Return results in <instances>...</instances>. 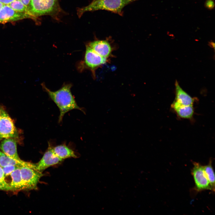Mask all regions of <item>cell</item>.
<instances>
[{
	"mask_svg": "<svg viewBox=\"0 0 215 215\" xmlns=\"http://www.w3.org/2000/svg\"><path fill=\"white\" fill-rule=\"evenodd\" d=\"M44 91L47 93L50 98L55 103L60 112L58 122H62L64 115L73 109H78L85 113L83 108L79 107L71 91V84H64L56 91H52L47 87L44 83L41 84Z\"/></svg>",
	"mask_w": 215,
	"mask_h": 215,
	"instance_id": "cell-1",
	"label": "cell"
},
{
	"mask_svg": "<svg viewBox=\"0 0 215 215\" xmlns=\"http://www.w3.org/2000/svg\"><path fill=\"white\" fill-rule=\"evenodd\" d=\"M0 190L4 191H13L10 184L7 182L4 183L0 182Z\"/></svg>",
	"mask_w": 215,
	"mask_h": 215,
	"instance_id": "cell-20",
	"label": "cell"
},
{
	"mask_svg": "<svg viewBox=\"0 0 215 215\" xmlns=\"http://www.w3.org/2000/svg\"><path fill=\"white\" fill-rule=\"evenodd\" d=\"M5 177L2 168L0 166V182L4 183L7 182L5 180Z\"/></svg>",
	"mask_w": 215,
	"mask_h": 215,
	"instance_id": "cell-22",
	"label": "cell"
},
{
	"mask_svg": "<svg viewBox=\"0 0 215 215\" xmlns=\"http://www.w3.org/2000/svg\"><path fill=\"white\" fill-rule=\"evenodd\" d=\"M136 0H94L88 5L78 10L77 14L81 17L85 12L99 10H106L120 14L124 7Z\"/></svg>",
	"mask_w": 215,
	"mask_h": 215,
	"instance_id": "cell-3",
	"label": "cell"
},
{
	"mask_svg": "<svg viewBox=\"0 0 215 215\" xmlns=\"http://www.w3.org/2000/svg\"><path fill=\"white\" fill-rule=\"evenodd\" d=\"M171 106L176 114L180 118L184 119H190L193 116L194 112L193 105H183L175 100L172 103Z\"/></svg>",
	"mask_w": 215,
	"mask_h": 215,
	"instance_id": "cell-12",
	"label": "cell"
},
{
	"mask_svg": "<svg viewBox=\"0 0 215 215\" xmlns=\"http://www.w3.org/2000/svg\"><path fill=\"white\" fill-rule=\"evenodd\" d=\"M2 139V138H1V137H0V141Z\"/></svg>",
	"mask_w": 215,
	"mask_h": 215,
	"instance_id": "cell-26",
	"label": "cell"
},
{
	"mask_svg": "<svg viewBox=\"0 0 215 215\" xmlns=\"http://www.w3.org/2000/svg\"><path fill=\"white\" fill-rule=\"evenodd\" d=\"M18 166L13 165H8L2 167L5 176L10 175L11 173L17 168H19Z\"/></svg>",
	"mask_w": 215,
	"mask_h": 215,
	"instance_id": "cell-19",
	"label": "cell"
},
{
	"mask_svg": "<svg viewBox=\"0 0 215 215\" xmlns=\"http://www.w3.org/2000/svg\"><path fill=\"white\" fill-rule=\"evenodd\" d=\"M8 5L15 11L26 13L30 15L27 7L24 5L20 0H15Z\"/></svg>",
	"mask_w": 215,
	"mask_h": 215,
	"instance_id": "cell-18",
	"label": "cell"
},
{
	"mask_svg": "<svg viewBox=\"0 0 215 215\" xmlns=\"http://www.w3.org/2000/svg\"><path fill=\"white\" fill-rule=\"evenodd\" d=\"M175 86L176 91L175 100L183 105H193L194 101V99L182 89L177 81L175 83Z\"/></svg>",
	"mask_w": 215,
	"mask_h": 215,
	"instance_id": "cell-14",
	"label": "cell"
},
{
	"mask_svg": "<svg viewBox=\"0 0 215 215\" xmlns=\"http://www.w3.org/2000/svg\"><path fill=\"white\" fill-rule=\"evenodd\" d=\"M4 5V4L0 2V10L2 8Z\"/></svg>",
	"mask_w": 215,
	"mask_h": 215,
	"instance_id": "cell-25",
	"label": "cell"
},
{
	"mask_svg": "<svg viewBox=\"0 0 215 215\" xmlns=\"http://www.w3.org/2000/svg\"><path fill=\"white\" fill-rule=\"evenodd\" d=\"M191 173L195 184V189L197 191L210 190L211 188L204 171L203 166L199 163L193 162Z\"/></svg>",
	"mask_w": 215,
	"mask_h": 215,
	"instance_id": "cell-6",
	"label": "cell"
},
{
	"mask_svg": "<svg viewBox=\"0 0 215 215\" xmlns=\"http://www.w3.org/2000/svg\"><path fill=\"white\" fill-rule=\"evenodd\" d=\"M52 146L49 143L47 150L44 153L39 162L36 164V168L38 171L42 172L50 167L58 164L63 160L58 157L53 152Z\"/></svg>",
	"mask_w": 215,
	"mask_h": 215,
	"instance_id": "cell-8",
	"label": "cell"
},
{
	"mask_svg": "<svg viewBox=\"0 0 215 215\" xmlns=\"http://www.w3.org/2000/svg\"><path fill=\"white\" fill-rule=\"evenodd\" d=\"M10 175L12 179V181L10 185L13 191L24 189L20 168L13 171Z\"/></svg>",
	"mask_w": 215,
	"mask_h": 215,
	"instance_id": "cell-16",
	"label": "cell"
},
{
	"mask_svg": "<svg viewBox=\"0 0 215 215\" xmlns=\"http://www.w3.org/2000/svg\"><path fill=\"white\" fill-rule=\"evenodd\" d=\"M26 6L28 7L30 0H20Z\"/></svg>",
	"mask_w": 215,
	"mask_h": 215,
	"instance_id": "cell-24",
	"label": "cell"
},
{
	"mask_svg": "<svg viewBox=\"0 0 215 215\" xmlns=\"http://www.w3.org/2000/svg\"><path fill=\"white\" fill-rule=\"evenodd\" d=\"M205 6L209 9H213L214 6V2L212 0H208L205 2Z\"/></svg>",
	"mask_w": 215,
	"mask_h": 215,
	"instance_id": "cell-21",
	"label": "cell"
},
{
	"mask_svg": "<svg viewBox=\"0 0 215 215\" xmlns=\"http://www.w3.org/2000/svg\"><path fill=\"white\" fill-rule=\"evenodd\" d=\"M0 148L7 156L18 160H22L18 155L16 141L14 138H5L1 143Z\"/></svg>",
	"mask_w": 215,
	"mask_h": 215,
	"instance_id": "cell-10",
	"label": "cell"
},
{
	"mask_svg": "<svg viewBox=\"0 0 215 215\" xmlns=\"http://www.w3.org/2000/svg\"><path fill=\"white\" fill-rule=\"evenodd\" d=\"M8 165L19 167L26 166L36 168V164L23 160L19 161L11 158L0 151V166L2 167Z\"/></svg>",
	"mask_w": 215,
	"mask_h": 215,
	"instance_id": "cell-13",
	"label": "cell"
},
{
	"mask_svg": "<svg viewBox=\"0 0 215 215\" xmlns=\"http://www.w3.org/2000/svg\"><path fill=\"white\" fill-rule=\"evenodd\" d=\"M52 149L55 154L63 160L69 158L77 157L74 151L65 145H60L53 147Z\"/></svg>",
	"mask_w": 215,
	"mask_h": 215,
	"instance_id": "cell-15",
	"label": "cell"
},
{
	"mask_svg": "<svg viewBox=\"0 0 215 215\" xmlns=\"http://www.w3.org/2000/svg\"><path fill=\"white\" fill-rule=\"evenodd\" d=\"M88 45L96 53L105 58L108 57L111 52L109 43L105 40H96L89 43Z\"/></svg>",
	"mask_w": 215,
	"mask_h": 215,
	"instance_id": "cell-11",
	"label": "cell"
},
{
	"mask_svg": "<svg viewBox=\"0 0 215 215\" xmlns=\"http://www.w3.org/2000/svg\"><path fill=\"white\" fill-rule=\"evenodd\" d=\"M205 173L209 182L211 191H215V174L212 165L211 160H210L208 164L203 166Z\"/></svg>",
	"mask_w": 215,
	"mask_h": 215,
	"instance_id": "cell-17",
	"label": "cell"
},
{
	"mask_svg": "<svg viewBox=\"0 0 215 215\" xmlns=\"http://www.w3.org/2000/svg\"><path fill=\"white\" fill-rule=\"evenodd\" d=\"M0 137L2 139L17 137V130L12 119L3 108H0Z\"/></svg>",
	"mask_w": 215,
	"mask_h": 215,
	"instance_id": "cell-5",
	"label": "cell"
},
{
	"mask_svg": "<svg viewBox=\"0 0 215 215\" xmlns=\"http://www.w3.org/2000/svg\"><path fill=\"white\" fill-rule=\"evenodd\" d=\"M1 115H0V119Z\"/></svg>",
	"mask_w": 215,
	"mask_h": 215,
	"instance_id": "cell-27",
	"label": "cell"
},
{
	"mask_svg": "<svg viewBox=\"0 0 215 215\" xmlns=\"http://www.w3.org/2000/svg\"><path fill=\"white\" fill-rule=\"evenodd\" d=\"M15 0H0V2L4 4H8Z\"/></svg>",
	"mask_w": 215,
	"mask_h": 215,
	"instance_id": "cell-23",
	"label": "cell"
},
{
	"mask_svg": "<svg viewBox=\"0 0 215 215\" xmlns=\"http://www.w3.org/2000/svg\"><path fill=\"white\" fill-rule=\"evenodd\" d=\"M20 169L24 189H37V184L43 176L42 172L36 168L28 167H21Z\"/></svg>",
	"mask_w": 215,
	"mask_h": 215,
	"instance_id": "cell-4",
	"label": "cell"
},
{
	"mask_svg": "<svg viewBox=\"0 0 215 215\" xmlns=\"http://www.w3.org/2000/svg\"><path fill=\"white\" fill-rule=\"evenodd\" d=\"M27 8L34 19L44 15L55 18L61 11L59 0H30Z\"/></svg>",
	"mask_w": 215,
	"mask_h": 215,
	"instance_id": "cell-2",
	"label": "cell"
},
{
	"mask_svg": "<svg viewBox=\"0 0 215 215\" xmlns=\"http://www.w3.org/2000/svg\"><path fill=\"white\" fill-rule=\"evenodd\" d=\"M106 60V58L99 55L88 45L86 46L84 62L87 67L93 69L104 64Z\"/></svg>",
	"mask_w": 215,
	"mask_h": 215,
	"instance_id": "cell-9",
	"label": "cell"
},
{
	"mask_svg": "<svg viewBox=\"0 0 215 215\" xmlns=\"http://www.w3.org/2000/svg\"><path fill=\"white\" fill-rule=\"evenodd\" d=\"M27 18L34 19L30 15L15 11L8 4H4L0 10V23L4 24Z\"/></svg>",
	"mask_w": 215,
	"mask_h": 215,
	"instance_id": "cell-7",
	"label": "cell"
}]
</instances>
